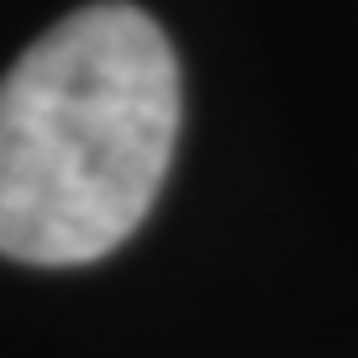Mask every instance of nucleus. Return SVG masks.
<instances>
[{
  "label": "nucleus",
  "mask_w": 358,
  "mask_h": 358,
  "mask_svg": "<svg viewBox=\"0 0 358 358\" xmlns=\"http://www.w3.org/2000/svg\"><path fill=\"white\" fill-rule=\"evenodd\" d=\"M179 137V64L158 22L69 11L0 79V253L95 264L143 227Z\"/></svg>",
  "instance_id": "obj_1"
}]
</instances>
